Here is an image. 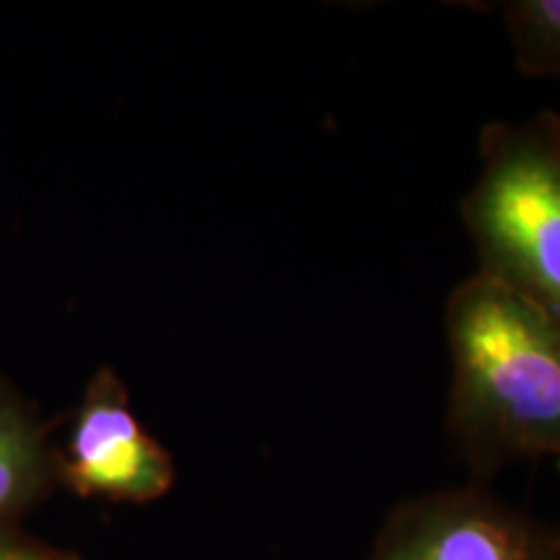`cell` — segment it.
<instances>
[{"label":"cell","instance_id":"obj_1","mask_svg":"<svg viewBox=\"0 0 560 560\" xmlns=\"http://www.w3.org/2000/svg\"><path fill=\"white\" fill-rule=\"evenodd\" d=\"M452 355L446 425L475 470L522 457L560 459V319L475 272L444 310Z\"/></svg>","mask_w":560,"mask_h":560},{"label":"cell","instance_id":"obj_2","mask_svg":"<svg viewBox=\"0 0 560 560\" xmlns=\"http://www.w3.org/2000/svg\"><path fill=\"white\" fill-rule=\"evenodd\" d=\"M478 272L560 319V117L480 132V174L462 200Z\"/></svg>","mask_w":560,"mask_h":560},{"label":"cell","instance_id":"obj_3","mask_svg":"<svg viewBox=\"0 0 560 560\" xmlns=\"http://www.w3.org/2000/svg\"><path fill=\"white\" fill-rule=\"evenodd\" d=\"M55 475L68 493L112 503H153L177 482L172 454L136 418L112 366L86 382L66 441L55 444Z\"/></svg>","mask_w":560,"mask_h":560},{"label":"cell","instance_id":"obj_4","mask_svg":"<svg viewBox=\"0 0 560 560\" xmlns=\"http://www.w3.org/2000/svg\"><path fill=\"white\" fill-rule=\"evenodd\" d=\"M369 560H560V540L482 488H446L402 501Z\"/></svg>","mask_w":560,"mask_h":560},{"label":"cell","instance_id":"obj_5","mask_svg":"<svg viewBox=\"0 0 560 560\" xmlns=\"http://www.w3.org/2000/svg\"><path fill=\"white\" fill-rule=\"evenodd\" d=\"M55 488L50 423L0 371V527H21Z\"/></svg>","mask_w":560,"mask_h":560},{"label":"cell","instance_id":"obj_6","mask_svg":"<svg viewBox=\"0 0 560 560\" xmlns=\"http://www.w3.org/2000/svg\"><path fill=\"white\" fill-rule=\"evenodd\" d=\"M503 19L524 73L560 79V0H514Z\"/></svg>","mask_w":560,"mask_h":560},{"label":"cell","instance_id":"obj_7","mask_svg":"<svg viewBox=\"0 0 560 560\" xmlns=\"http://www.w3.org/2000/svg\"><path fill=\"white\" fill-rule=\"evenodd\" d=\"M0 560H83L75 552L30 537L21 527H0Z\"/></svg>","mask_w":560,"mask_h":560}]
</instances>
